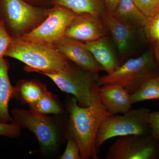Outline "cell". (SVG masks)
Returning a JSON list of instances; mask_svg holds the SVG:
<instances>
[{"label": "cell", "mask_w": 159, "mask_h": 159, "mask_svg": "<svg viewBox=\"0 0 159 159\" xmlns=\"http://www.w3.org/2000/svg\"><path fill=\"white\" fill-rule=\"evenodd\" d=\"M69 119L67 137L75 139L80 146L81 159H98L96 140L99 127L107 117L112 116L99 99L98 86L95 83L91 90L90 105L82 107L74 97L67 103Z\"/></svg>", "instance_id": "1"}, {"label": "cell", "mask_w": 159, "mask_h": 159, "mask_svg": "<svg viewBox=\"0 0 159 159\" xmlns=\"http://www.w3.org/2000/svg\"><path fill=\"white\" fill-rule=\"evenodd\" d=\"M6 56L18 60L26 70L45 75L64 70L71 61L57 51L54 44L13 38Z\"/></svg>", "instance_id": "2"}, {"label": "cell", "mask_w": 159, "mask_h": 159, "mask_svg": "<svg viewBox=\"0 0 159 159\" xmlns=\"http://www.w3.org/2000/svg\"><path fill=\"white\" fill-rule=\"evenodd\" d=\"M11 113L13 122L34 134L43 154L57 153L63 140L67 138V125L63 126L56 117L48 116L30 109L15 108Z\"/></svg>", "instance_id": "3"}, {"label": "cell", "mask_w": 159, "mask_h": 159, "mask_svg": "<svg viewBox=\"0 0 159 159\" xmlns=\"http://www.w3.org/2000/svg\"><path fill=\"white\" fill-rule=\"evenodd\" d=\"M159 65L153 52L147 51L139 57L127 60L111 73L99 77L96 83L98 87L120 84L131 95L146 80L159 75Z\"/></svg>", "instance_id": "4"}, {"label": "cell", "mask_w": 159, "mask_h": 159, "mask_svg": "<svg viewBox=\"0 0 159 159\" xmlns=\"http://www.w3.org/2000/svg\"><path fill=\"white\" fill-rule=\"evenodd\" d=\"M147 108L132 109L122 116L112 115L107 117L99 127L96 140V147L99 148L109 139L129 135L151 134Z\"/></svg>", "instance_id": "5"}, {"label": "cell", "mask_w": 159, "mask_h": 159, "mask_svg": "<svg viewBox=\"0 0 159 159\" xmlns=\"http://www.w3.org/2000/svg\"><path fill=\"white\" fill-rule=\"evenodd\" d=\"M63 92L71 94L82 107L90 105L91 90L99 77L97 73L84 70L72 62L64 70L46 74Z\"/></svg>", "instance_id": "6"}, {"label": "cell", "mask_w": 159, "mask_h": 159, "mask_svg": "<svg viewBox=\"0 0 159 159\" xmlns=\"http://www.w3.org/2000/svg\"><path fill=\"white\" fill-rule=\"evenodd\" d=\"M105 159H159V141L151 134L119 137L110 146Z\"/></svg>", "instance_id": "7"}, {"label": "cell", "mask_w": 159, "mask_h": 159, "mask_svg": "<svg viewBox=\"0 0 159 159\" xmlns=\"http://www.w3.org/2000/svg\"><path fill=\"white\" fill-rule=\"evenodd\" d=\"M63 6H55L48 16L31 31L19 36L23 39L54 44L64 37L65 32L77 15Z\"/></svg>", "instance_id": "8"}, {"label": "cell", "mask_w": 159, "mask_h": 159, "mask_svg": "<svg viewBox=\"0 0 159 159\" xmlns=\"http://www.w3.org/2000/svg\"><path fill=\"white\" fill-rule=\"evenodd\" d=\"M2 8L6 21L17 36L39 25L49 10L31 6L23 0H2Z\"/></svg>", "instance_id": "9"}, {"label": "cell", "mask_w": 159, "mask_h": 159, "mask_svg": "<svg viewBox=\"0 0 159 159\" xmlns=\"http://www.w3.org/2000/svg\"><path fill=\"white\" fill-rule=\"evenodd\" d=\"M102 19L89 13L77 14L66 29L64 37L83 43L105 37L106 27Z\"/></svg>", "instance_id": "10"}, {"label": "cell", "mask_w": 159, "mask_h": 159, "mask_svg": "<svg viewBox=\"0 0 159 159\" xmlns=\"http://www.w3.org/2000/svg\"><path fill=\"white\" fill-rule=\"evenodd\" d=\"M54 45L61 54L84 70L93 73L103 70L84 43L63 37Z\"/></svg>", "instance_id": "11"}, {"label": "cell", "mask_w": 159, "mask_h": 159, "mask_svg": "<svg viewBox=\"0 0 159 159\" xmlns=\"http://www.w3.org/2000/svg\"><path fill=\"white\" fill-rule=\"evenodd\" d=\"M102 19L108 29L122 59L129 55L135 28L116 18L107 11Z\"/></svg>", "instance_id": "12"}, {"label": "cell", "mask_w": 159, "mask_h": 159, "mask_svg": "<svg viewBox=\"0 0 159 159\" xmlns=\"http://www.w3.org/2000/svg\"><path fill=\"white\" fill-rule=\"evenodd\" d=\"M98 95L102 105L111 115L125 113L132 109L130 95L120 84L98 87Z\"/></svg>", "instance_id": "13"}, {"label": "cell", "mask_w": 159, "mask_h": 159, "mask_svg": "<svg viewBox=\"0 0 159 159\" xmlns=\"http://www.w3.org/2000/svg\"><path fill=\"white\" fill-rule=\"evenodd\" d=\"M84 43L94 58L107 74L111 73L121 65L105 37Z\"/></svg>", "instance_id": "14"}, {"label": "cell", "mask_w": 159, "mask_h": 159, "mask_svg": "<svg viewBox=\"0 0 159 159\" xmlns=\"http://www.w3.org/2000/svg\"><path fill=\"white\" fill-rule=\"evenodd\" d=\"M9 67L6 60L0 59V122L6 123L13 122L9 113V105L10 99L14 98V87L9 80Z\"/></svg>", "instance_id": "15"}, {"label": "cell", "mask_w": 159, "mask_h": 159, "mask_svg": "<svg viewBox=\"0 0 159 159\" xmlns=\"http://www.w3.org/2000/svg\"><path fill=\"white\" fill-rule=\"evenodd\" d=\"M113 15L116 18L134 28H144L148 19L136 6L132 0H120Z\"/></svg>", "instance_id": "16"}, {"label": "cell", "mask_w": 159, "mask_h": 159, "mask_svg": "<svg viewBox=\"0 0 159 159\" xmlns=\"http://www.w3.org/2000/svg\"><path fill=\"white\" fill-rule=\"evenodd\" d=\"M54 4L77 14L89 13L101 18L107 11L104 0H54Z\"/></svg>", "instance_id": "17"}, {"label": "cell", "mask_w": 159, "mask_h": 159, "mask_svg": "<svg viewBox=\"0 0 159 159\" xmlns=\"http://www.w3.org/2000/svg\"><path fill=\"white\" fill-rule=\"evenodd\" d=\"M47 91L45 86L39 82L23 80L14 87V98L30 106L37 102Z\"/></svg>", "instance_id": "18"}, {"label": "cell", "mask_w": 159, "mask_h": 159, "mask_svg": "<svg viewBox=\"0 0 159 159\" xmlns=\"http://www.w3.org/2000/svg\"><path fill=\"white\" fill-rule=\"evenodd\" d=\"M159 99V81L157 77L146 80L139 89L130 95L131 104L151 99Z\"/></svg>", "instance_id": "19"}, {"label": "cell", "mask_w": 159, "mask_h": 159, "mask_svg": "<svg viewBox=\"0 0 159 159\" xmlns=\"http://www.w3.org/2000/svg\"><path fill=\"white\" fill-rule=\"evenodd\" d=\"M30 109L39 113L59 116L63 112L61 104L51 92L47 91L37 102L29 106Z\"/></svg>", "instance_id": "20"}, {"label": "cell", "mask_w": 159, "mask_h": 159, "mask_svg": "<svg viewBox=\"0 0 159 159\" xmlns=\"http://www.w3.org/2000/svg\"><path fill=\"white\" fill-rule=\"evenodd\" d=\"M146 37L151 42L155 43L159 42V10L148 19L147 25L144 28Z\"/></svg>", "instance_id": "21"}, {"label": "cell", "mask_w": 159, "mask_h": 159, "mask_svg": "<svg viewBox=\"0 0 159 159\" xmlns=\"http://www.w3.org/2000/svg\"><path fill=\"white\" fill-rule=\"evenodd\" d=\"M138 8L148 19L152 17L159 10L158 0H132Z\"/></svg>", "instance_id": "22"}, {"label": "cell", "mask_w": 159, "mask_h": 159, "mask_svg": "<svg viewBox=\"0 0 159 159\" xmlns=\"http://www.w3.org/2000/svg\"><path fill=\"white\" fill-rule=\"evenodd\" d=\"M67 143L61 159H81L80 151L78 143L72 137L68 136Z\"/></svg>", "instance_id": "23"}, {"label": "cell", "mask_w": 159, "mask_h": 159, "mask_svg": "<svg viewBox=\"0 0 159 159\" xmlns=\"http://www.w3.org/2000/svg\"><path fill=\"white\" fill-rule=\"evenodd\" d=\"M13 38L9 35L6 30L5 22L0 20V59L6 56L8 48L13 41Z\"/></svg>", "instance_id": "24"}, {"label": "cell", "mask_w": 159, "mask_h": 159, "mask_svg": "<svg viewBox=\"0 0 159 159\" xmlns=\"http://www.w3.org/2000/svg\"><path fill=\"white\" fill-rule=\"evenodd\" d=\"M21 127L15 123L0 122V136L9 138H16L20 134Z\"/></svg>", "instance_id": "25"}, {"label": "cell", "mask_w": 159, "mask_h": 159, "mask_svg": "<svg viewBox=\"0 0 159 159\" xmlns=\"http://www.w3.org/2000/svg\"><path fill=\"white\" fill-rule=\"evenodd\" d=\"M148 121L150 123L151 134L159 141V111L149 113Z\"/></svg>", "instance_id": "26"}, {"label": "cell", "mask_w": 159, "mask_h": 159, "mask_svg": "<svg viewBox=\"0 0 159 159\" xmlns=\"http://www.w3.org/2000/svg\"><path fill=\"white\" fill-rule=\"evenodd\" d=\"M120 0H104L107 11L110 13H114L116 9Z\"/></svg>", "instance_id": "27"}, {"label": "cell", "mask_w": 159, "mask_h": 159, "mask_svg": "<svg viewBox=\"0 0 159 159\" xmlns=\"http://www.w3.org/2000/svg\"><path fill=\"white\" fill-rule=\"evenodd\" d=\"M153 53L157 61L159 63V42L153 43Z\"/></svg>", "instance_id": "28"}, {"label": "cell", "mask_w": 159, "mask_h": 159, "mask_svg": "<svg viewBox=\"0 0 159 159\" xmlns=\"http://www.w3.org/2000/svg\"><path fill=\"white\" fill-rule=\"evenodd\" d=\"M157 80L159 81V75L157 77Z\"/></svg>", "instance_id": "29"}, {"label": "cell", "mask_w": 159, "mask_h": 159, "mask_svg": "<svg viewBox=\"0 0 159 159\" xmlns=\"http://www.w3.org/2000/svg\"><path fill=\"white\" fill-rule=\"evenodd\" d=\"M158 1H159V0H158Z\"/></svg>", "instance_id": "30"}]
</instances>
